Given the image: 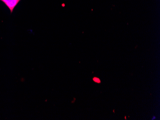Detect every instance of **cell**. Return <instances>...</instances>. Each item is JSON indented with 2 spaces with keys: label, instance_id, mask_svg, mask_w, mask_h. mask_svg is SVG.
<instances>
[{
  "label": "cell",
  "instance_id": "cell-3",
  "mask_svg": "<svg viewBox=\"0 0 160 120\" xmlns=\"http://www.w3.org/2000/svg\"><path fill=\"white\" fill-rule=\"evenodd\" d=\"M155 116H154L151 120H155Z\"/></svg>",
  "mask_w": 160,
  "mask_h": 120
},
{
  "label": "cell",
  "instance_id": "cell-2",
  "mask_svg": "<svg viewBox=\"0 0 160 120\" xmlns=\"http://www.w3.org/2000/svg\"><path fill=\"white\" fill-rule=\"evenodd\" d=\"M93 81L96 82V83H100L101 82L100 79H99L98 78H96V77H95V78H93Z\"/></svg>",
  "mask_w": 160,
  "mask_h": 120
},
{
  "label": "cell",
  "instance_id": "cell-1",
  "mask_svg": "<svg viewBox=\"0 0 160 120\" xmlns=\"http://www.w3.org/2000/svg\"><path fill=\"white\" fill-rule=\"evenodd\" d=\"M0 1H2L8 7L11 13L13 12V9H15L16 6L20 1V0H0Z\"/></svg>",
  "mask_w": 160,
  "mask_h": 120
}]
</instances>
